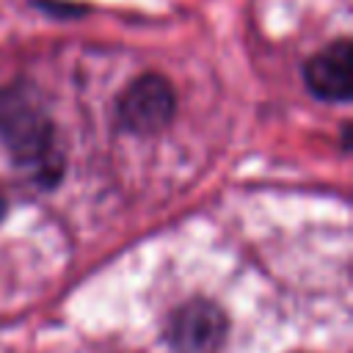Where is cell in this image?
Returning a JSON list of instances; mask_svg holds the SVG:
<instances>
[{
	"label": "cell",
	"instance_id": "1",
	"mask_svg": "<svg viewBox=\"0 0 353 353\" xmlns=\"http://www.w3.org/2000/svg\"><path fill=\"white\" fill-rule=\"evenodd\" d=\"M0 143L19 168H30L39 179L58 174L52 124L41 97L28 83L0 88Z\"/></svg>",
	"mask_w": 353,
	"mask_h": 353
},
{
	"label": "cell",
	"instance_id": "2",
	"mask_svg": "<svg viewBox=\"0 0 353 353\" xmlns=\"http://www.w3.org/2000/svg\"><path fill=\"white\" fill-rule=\"evenodd\" d=\"M174 108H176V99L168 80H163L160 74H143L135 83H130L127 91L119 97L116 116L124 130L149 135L163 130L171 121Z\"/></svg>",
	"mask_w": 353,
	"mask_h": 353
},
{
	"label": "cell",
	"instance_id": "3",
	"mask_svg": "<svg viewBox=\"0 0 353 353\" xmlns=\"http://www.w3.org/2000/svg\"><path fill=\"white\" fill-rule=\"evenodd\" d=\"M223 334L226 320L210 301H190L179 306L168 323V342L174 353H218Z\"/></svg>",
	"mask_w": 353,
	"mask_h": 353
},
{
	"label": "cell",
	"instance_id": "4",
	"mask_svg": "<svg viewBox=\"0 0 353 353\" xmlns=\"http://www.w3.org/2000/svg\"><path fill=\"white\" fill-rule=\"evenodd\" d=\"M306 88L317 99L331 102H347L353 94L350 83V41L339 39L336 44L320 50L306 66H303Z\"/></svg>",
	"mask_w": 353,
	"mask_h": 353
},
{
	"label": "cell",
	"instance_id": "5",
	"mask_svg": "<svg viewBox=\"0 0 353 353\" xmlns=\"http://www.w3.org/2000/svg\"><path fill=\"white\" fill-rule=\"evenodd\" d=\"M3 212H6V199L0 196V218H3Z\"/></svg>",
	"mask_w": 353,
	"mask_h": 353
}]
</instances>
